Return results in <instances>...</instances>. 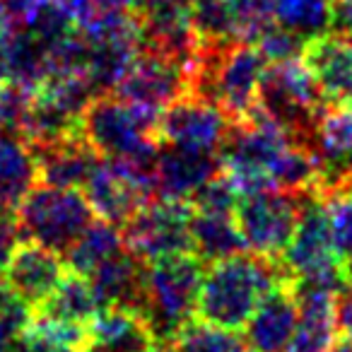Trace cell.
Returning <instances> with one entry per match:
<instances>
[{
	"mask_svg": "<svg viewBox=\"0 0 352 352\" xmlns=\"http://www.w3.org/2000/svg\"><path fill=\"white\" fill-rule=\"evenodd\" d=\"M160 352H254L246 338H239L236 331L210 326L193 318L184 331L166 345H160Z\"/></svg>",
	"mask_w": 352,
	"mask_h": 352,
	"instance_id": "cell-27",
	"label": "cell"
},
{
	"mask_svg": "<svg viewBox=\"0 0 352 352\" xmlns=\"http://www.w3.org/2000/svg\"><path fill=\"white\" fill-rule=\"evenodd\" d=\"M111 92L126 102L160 113L176 99L191 94V73L182 63L140 46L131 68Z\"/></svg>",
	"mask_w": 352,
	"mask_h": 352,
	"instance_id": "cell-11",
	"label": "cell"
},
{
	"mask_svg": "<svg viewBox=\"0 0 352 352\" xmlns=\"http://www.w3.org/2000/svg\"><path fill=\"white\" fill-rule=\"evenodd\" d=\"M82 193L92 203L97 217L113 225H123L147 201L157 198L155 182L150 176L104 157L85 182Z\"/></svg>",
	"mask_w": 352,
	"mask_h": 352,
	"instance_id": "cell-13",
	"label": "cell"
},
{
	"mask_svg": "<svg viewBox=\"0 0 352 352\" xmlns=\"http://www.w3.org/2000/svg\"><path fill=\"white\" fill-rule=\"evenodd\" d=\"M222 171L217 152L160 145L155 160V193L160 198L188 201L208 179Z\"/></svg>",
	"mask_w": 352,
	"mask_h": 352,
	"instance_id": "cell-16",
	"label": "cell"
},
{
	"mask_svg": "<svg viewBox=\"0 0 352 352\" xmlns=\"http://www.w3.org/2000/svg\"><path fill=\"white\" fill-rule=\"evenodd\" d=\"M333 12L336 0H278L275 25L309 41L333 30Z\"/></svg>",
	"mask_w": 352,
	"mask_h": 352,
	"instance_id": "cell-26",
	"label": "cell"
},
{
	"mask_svg": "<svg viewBox=\"0 0 352 352\" xmlns=\"http://www.w3.org/2000/svg\"><path fill=\"white\" fill-rule=\"evenodd\" d=\"M191 241L193 254L203 263L227 258V256L249 251L236 227L234 212H196L191 220Z\"/></svg>",
	"mask_w": 352,
	"mask_h": 352,
	"instance_id": "cell-24",
	"label": "cell"
},
{
	"mask_svg": "<svg viewBox=\"0 0 352 352\" xmlns=\"http://www.w3.org/2000/svg\"><path fill=\"white\" fill-rule=\"evenodd\" d=\"M123 234L121 227L107 220H94L92 225L85 230V234L65 251V263L73 273L85 275L87 278L99 263L111 258L116 251L123 249Z\"/></svg>",
	"mask_w": 352,
	"mask_h": 352,
	"instance_id": "cell-25",
	"label": "cell"
},
{
	"mask_svg": "<svg viewBox=\"0 0 352 352\" xmlns=\"http://www.w3.org/2000/svg\"><path fill=\"white\" fill-rule=\"evenodd\" d=\"M328 352H352V338L340 336L336 342H333L331 350H328Z\"/></svg>",
	"mask_w": 352,
	"mask_h": 352,
	"instance_id": "cell-35",
	"label": "cell"
},
{
	"mask_svg": "<svg viewBox=\"0 0 352 352\" xmlns=\"http://www.w3.org/2000/svg\"><path fill=\"white\" fill-rule=\"evenodd\" d=\"M0 215H3V212H0Z\"/></svg>",
	"mask_w": 352,
	"mask_h": 352,
	"instance_id": "cell-36",
	"label": "cell"
},
{
	"mask_svg": "<svg viewBox=\"0 0 352 352\" xmlns=\"http://www.w3.org/2000/svg\"><path fill=\"white\" fill-rule=\"evenodd\" d=\"M239 188L234 186L230 176L220 171L217 176L208 179L191 198V208L196 212H234L236 203H239Z\"/></svg>",
	"mask_w": 352,
	"mask_h": 352,
	"instance_id": "cell-29",
	"label": "cell"
},
{
	"mask_svg": "<svg viewBox=\"0 0 352 352\" xmlns=\"http://www.w3.org/2000/svg\"><path fill=\"white\" fill-rule=\"evenodd\" d=\"M294 142L285 128L265 118L263 113L232 123L220 145L222 171L230 176L239 193L273 188V174L280 160Z\"/></svg>",
	"mask_w": 352,
	"mask_h": 352,
	"instance_id": "cell-6",
	"label": "cell"
},
{
	"mask_svg": "<svg viewBox=\"0 0 352 352\" xmlns=\"http://www.w3.org/2000/svg\"><path fill=\"white\" fill-rule=\"evenodd\" d=\"M155 333L133 309L102 307L87 326L85 352H157Z\"/></svg>",
	"mask_w": 352,
	"mask_h": 352,
	"instance_id": "cell-19",
	"label": "cell"
},
{
	"mask_svg": "<svg viewBox=\"0 0 352 352\" xmlns=\"http://www.w3.org/2000/svg\"><path fill=\"white\" fill-rule=\"evenodd\" d=\"M160 113L138 107L113 92L94 94L80 118V133L99 157L131 166L155 182Z\"/></svg>",
	"mask_w": 352,
	"mask_h": 352,
	"instance_id": "cell-2",
	"label": "cell"
},
{
	"mask_svg": "<svg viewBox=\"0 0 352 352\" xmlns=\"http://www.w3.org/2000/svg\"><path fill=\"white\" fill-rule=\"evenodd\" d=\"M297 318L299 302L294 294V280L289 278L261 302V307L244 326V338L254 352H287Z\"/></svg>",
	"mask_w": 352,
	"mask_h": 352,
	"instance_id": "cell-18",
	"label": "cell"
},
{
	"mask_svg": "<svg viewBox=\"0 0 352 352\" xmlns=\"http://www.w3.org/2000/svg\"><path fill=\"white\" fill-rule=\"evenodd\" d=\"M34 147L39 164V182L51 186L82 188L102 157L92 150L82 133L60 138V140L39 142Z\"/></svg>",
	"mask_w": 352,
	"mask_h": 352,
	"instance_id": "cell-20",
	"label": "cell"
},
{
	"mask_svg": "<svg viewBox=\"0 0 352 352\" xmlns=\"http://www.w3.org/2000/svg\"><path fill=\"white\" fill-rule=\"evenodd\" d=\"M17 299L12 297V292L8 289V285H6V280H0V318L6 316V314H10L12 309L17 307Z\"/></svg>",
	"mask_w": 352,
	"mask_h": 352,
	"instance_id": "cell-33",
	"label": "cell"
},
{
	"mask_svg": "<svg viewBox=\"0 0 352 352\" xmlns=\"http://www.w3.org/2000/svg\"><path fill=\"white\" fill-rule=\"evenodd\" d=\"M323 111L326 104L302 56L270 63L265 68L258 94V113L285 128L294 140L309 142Z\"/></svg>",
	"mask_w": 352,
	"mask_h": 352,
	"instance_id": "cell-8",
	"label": "cell"
},
{
	"mask_svg": "<svg viewBox=\"0 0 352 352\" xmlns=\"http://www.w3.org/2000/svg\"><path fill=\"white\" fill-rule=\"evenodd\" d=\"M206 263L196 254H174L145 263V292L140 314L157 342L166 345L196 318Z\"/></svg>",
	"mask_w": 352,
	"mask_h": 352,
	"instance_id": "cell-4",
	"label": "cell"
},
{
	"mask_svg": "<svg viewBox=\"0 0 352 352\" xmlns=\"http://www.w3.org/2000/svg\"><path fill=\"white\" fill-rule=\"evenodd\" d=\"M294 294L299 302V318L287 352H328L340 338L336 314L340 292L321 285L294 283Z\"/></svg>",
	"mask_w": 352,
	"mask_h": 352,
	"instance_id": "cell-17",
	"label": "cell"
},
{
	"mask_svg": "<svg viewBox=\"0 0 352 352\" xmlns=\"http://www.w3.org/2000/svg\"><path fill=\"white\" fill-rule=\"evenodd\" d=\"M193 0H150L147 8H166V10H188ZM145 8V10H147Z\"/></svg>",
	"mask_w": 352,
	"mask_h": 352,
	"instance_id": "cell-34",
	"label": "cell"
},
{
	"mask_svg": "<svg viewBox=\"0 0 352 352\" xmlns=\"http://www.w3.org/2000/svg\"><path fill=\"white\" fill-rule=\"evenodd\" d=\"M191 220L193 208L188 201L157 196L121 225L123 244L145 263L174 254H193Z\"/></svg>",
	"mask_w": 352,
	"mask_h": 352,
	"instance_id": "cell-10",
	"label": "cell"
},
{
	"mask_svg": "<svg viewBox=\"0 0 352 352\" xmlns=\"http://www.w3.org/2000/svg\"><path fill=\"white\" fill-rule=\"evenodd\" d=\"M304 193L280 188L241 193L234 208V220L246 249L265 258H283L302 212Z\"/></svg>",
	"mask_w": 352,
	"mask_h": 352,
	"instance_id": "cell-9",
	"label": "cell"
},
{
	"mask_svg": "<svg viewBox=\"0 0 352 352\" xmlns=\"http://www.w3.org/2000/svg\"><path fill=\"white\" fill-rule=\"evenodd\" d=\"M333 32H340V34L352 36V0H336Z\"/></svg>",
	"mask_w": 352,
	"mask_h": 352,
	"instance_id": "cell-32",
	"label": "cell"
},
{
	"mask_svg": "<svg viewBox=\"0 0 352 352\" xmlns=\"http://www.w3.org/2000/svg\"><path fill=\"white\" fill-rule=\"evenodd\" d=\"M270 60L254 41L234 39L203 44L191 73V94L210 99L232 123L258 113V94Z\"/></svg>",
	"mask_w": 352,
	"mask_h": 352,
	"instance_id": "cell-3",
	"label": "cell"
},
{
	"mask_svg": "<svg viewBox=\"0 0 352 352\" xmlns=\"http://www.w3.org/2000/svg\"><path fill=\"white\" fill-rule=\"evenodd\" d=\"M232 121L210 99L186 94L160 111L157 135L162 145L188 147V150L220 152Z\"/></svg>",
	"mask_w": 352,
	"mask_h": 352,
	"instance_id": "cell-12",
	"label": "cell"
},
{
	"mask_svg": "<svg viewBox=\"0 0 352 352\" xmlns=\"http://www.w3.org/2000/svg\"><path fill=\"white\" fill-rule=\"evenodd\" d=\"M51 6L54 0H0V17L17 30H32Z\"/></svg>",
	"mask_w": 352,
	"mask_h": 352,
	"instance_id": "cell-30",
	"label": "cell"
},
{
	"mask_svg": "<svg viewBox=\"0 0 352 352\" xmlns=\"http://www.w3.org/2000/svg\"><path fill=\"white\" fill-rule=\"evenodd\" d=\"M302 60L326 109L352 107V36L340 32L314 36L304 44Z\"/></svg>",
	"mask_w": 352,
	"mask_h": 352,
	"instance_id": "cell-15",
	"label": "cell"
},
{
	"mask_svg": "<svg viewBox=\"0 0 352 352\" xmlns=\"http://www.w3.org/2000/svg\"><path fill=\"white\" fill-rule=\"evenodd\" d=\"M285 280H289V273L283 261L254 251L212 261L203 273L196 318L227 331H241L261 302Z\"/></svg>",
	"mask_w": 352,
	"mask_h": 352,
	"instance_id": "cell-1",
	"label": "cell"
},
{
	"mask_svg": "<svg viewBox=\"0 0 352 352\" xmlns=\"http://www.w3.org/2000/svg\"><path fill=\"white\" fill-rule=\"evenodd\" d=\"M234 20L236 34L244 41H256L275 22L278 0H225Z\"/></svg>",
	"mask_w": 352,
	"mask_h": 352,
	"instance_id": "cell-28",
	"label": "cell"
},
{
	"mask_svg": "<svg viewBox=\"0 0 352 352\" xmlns=\"http://www.w3.org/2000/svg\"><path fill=\"white\" fill-rule=\"evenodd\" d=\"M65 273H68V265L60 258V254L36 244V241L20 239L3 270V280L12 297L22 307L34 311L51 297V292L58 287Z\"/></svg>",
	"mask_w": 352,
	"mask_h": 352,
	"instance_id": "cell-14",
	"label": "cell"
},
{
	"mask_svg": "<svg viewBox=\"0 0 352 352\" xmlns=\"http://www.w3.org/2000/svg\"><path fill=\"white\" fill-rule=\"evenodd\" d=\"M20 239H22V234H20V230H17L15 212H3V215H0V275L6 270L8 261H10L15 246L20 244Z\"/></svg>",
	"mask_w": 352,
	"mask_h": 352,
	"instance_id": "cell-31",
	"label": "cell"
},
{
	"mask_svg": "<svg viewBox=\"0 0 352 352\" xmlns=\"http://www.w3.org/2000/svg\"><path fill=\"white\" fill-rule=\"evenodd\" d=\"M97 311H99V302L94 297V289L89 285V280L68 268L65 278L51 292V297L32 314H39V316L65 323V326L87 328Z\"/></svg>",
	"mask_w": 352,
	"mask_h": 352,
	"instance_id": "cell-23",
	"label": "cell"
},
{
	"mask_svg": "<svg viewBox=\"0 0 352 352\" xmlns=\"http://www.w3.org/2000/svg\"><path fill=\"white\" fill-rule=\"evenodd\" d=\"M97 220L92 203L82 188L36 184L15 210L22 239L36 241L46 249L63 254Z\"/></svg>",
	"mask_w": 352,
	"mask_h": 352,
	"instance_id": "cell-5",
	"label": "cell"
},
{
	"mask_svg": "<svg viewBox=\"0 0 352 352\" xmlns=\"http://www.w3.org/2000/svg\"><path fill=\"white\" fill-rule=\"evenodd\" d=\"M280 261L294 283L321 285L336 292L347 289L340 254L333 239L331 217L318 191L304 193L297 230Z\"/></svg>",
	"mask_w": 352,
	"mask_h": 352,
	"instance_id": "cell-7",
	"label": "cell"
},
{
	"mask_svg": "<svg viewBox=\"0 0 352 352\" xmlns=\"http://www.w3.org/2000/svg\"><path fill=\"white\" fill-rule=\"evenodd\" d=\"M39 182V164L25 133L0 126V212H15Z\"/></svg>",
	"mask_w": 352,
	"mask_h": 352,
	"instance_id": "cell-22",
	"label": "cell"
},
{
	"mask_svg": "<svg viewBox=\"0 0 352 352\" xmlns=\"http://www.w3.org/2000/svg\"><path fill=\"white\" fill-rule=\"evenodd\" d=\"M94 297L102 307H123L140 314L142 292H145V261L123 246L121 251L99 263L87 275Z\"/></svg>",
	"mask_w": 352,
	"mask_h": 352,
	"instance_id": "cell-21",
	"label": "cell"
}]
</instances>
